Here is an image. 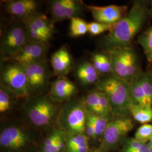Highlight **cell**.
<instances>
[{
  "instance_id": "6da1fadb",
  "label": "cell",
  "mask_w": 152,
  "mask_h": 152,
  "mask_svg": "<svg viewBox=\"0 0 152 152\" xmlns=\"http://www.w3.org/2000/svg\"><path fill=\"white\" fill-rule=\"evenodd\" d=\"M150 10L151 1H134L125 17L102 38L100 44L104 51L108 53L117 48L131 46L147 22Z\"/></svg>"
},
{
  "instance_id": "7a4b0ae2",
  "label": "cell",
  "mask_w": 152,
  "mask_h": 152,
  "mask_svg": "<svg viewBox=\"0 0 152 152\" xmlns=\"http://www.w3.org/2000/svg\"><path fill=\"white\" fill-rule=\"evenodd\" d=\"M129 88L130 83L113 74L104 77L96 85V90L103 92L108 98L115 117L130 115Z\"/></svg>"
},
{
  "instance_id": "3957f363",
  "label": "cell",
  "mask_w": 152,
  "mask_h": 152,
  "mask_svg": "<svg viewBox=\"0 0 152 152\" xmlns=\"http://www.w3.org/2000/svg\"><path fill=\"white\" fill-rule=\"evenodd\" d=\"M36 145L32 132L20 126H6L1 131V152H35Z\"/></svg>"
},
{
  "instance_id": "277c9868",
  "label": "cell",
  "mask_w": 152,
  "mask_h": 152,
  "mask_svg": "<svg viewBox=\"0 0 152 152\" xmlns=\"http://www.w3.org/2000/svg\"><path fill=\"white\" fill-rule=\"evenodd\" d=\"M108 53L111 60L112 74L121 80L130 83L142 71L132 46L114 49Z\"/></svg>"
},
{
  "instance_id": "5b68a950",
  "label": "cell",
  "mask_w": 152,
  "mask_h": 152,
  "mask_svg": "<svg viewBox=\"0 0 152 152\" xmlns=\"http://www.w3.org/2000/svg\"><path fill=\"white\" fill-rule=\"evenodd\" d=\"M53 102L44 95L29 98L25 105L24 111L29 122L34 126L41 128L52 124L58 114V109Z\"/></svg>"
},
{
  "instance_id": "8992f818",
  "label": "cell",
  "mask_w": 152,
  "mask_h": 152,
  "mask_svg": "<svg viewBox=\"0 0 152 152\" xmlns=\"http://www.w3.org/2000/svg\"><path fill=\"white\" fill-rule=\"evenodd\" d=\"M129 115L115 117L109 122L95 152H111L121 146L127 134L134 128L133 121Z\"/></svg>"
},
{
  "instance_id": "52a82bcc",
  "label": "cell",
  "mask_w": 152,
  "mask_h": 152,
  "mask_svg": "<svg viewBox=\"0 0 152 152\" xmlns=\"http://www.w3.org/2000/svg\"><path fill=\"white\" fill-rule=\"evenodd\" d=\"M86 109L81 102L71 100L67 102L59 114L60 129L68 136L85 134Z\"/></svg>"
},
{
  "instance_id": "ba28073f",
  "label": "cell",
  "mask_w": 152,
  "mask_h": 152,
  "mask_svg": "<svg viewBox=\"0 0 152 152\" xmlns=\"http://www.w3.org/2000/svg\"><path fill=\"white\" fill-rule=\"evenodd\" d=\"M1 83L18 97L30 96L32 94L23 66L16 63L7 65L4 69L1 75Z\"/></svg>"
},
{
  "instance_id": "9c48e42d",
  "label": "cell",
  "mask_w": 152,
  "mask_h": 152,
  "mask_svg": "<svg viewBox=\"0 0 152 152\" xmlns=\"http://www.w3.org/2000/svg\"><path fill=\"white\" fill-rule=\"evenodd\" d=\"M28 41L25 26L16 23L11 26L2 37L1 49L7 57L12 58Z\"/></svg>"
},
{
  "instance_id": "30bf717a",
  "label": "cell",
  "mask_w": 152,
  "mask_h": 152,
  "mask_svg": "<svg viewBox=\"0 0 152 152\" xmlns=\"http://www.w3.org/2000/svg\"><path fill=\"white\" fill-rule=\"evenodd\" d=\"M22 65L32 93L38 95L43 92L48 86L50 76L48 65L43 60Z\"/></svg>"
},
{
  "instance_id": "8fae6325",
  "label": "cell",
  "mask_w": 152,
  "mask_h": 152,
  "mask_svg": "<svg viewBox=\"0 0 152 152\" xmlns=\"http://www.w3.org/2000/svg\"><path fill=\"white\" fill-rule=\"evenodd\" d=\"M49 11L55 22L79 17L84 10L83 2L78 0H53L48 2Z\"/></svg>"
},
{
  "instance_id": "7c38bea8",
  "label": "cell",
  "mask_w": 152,
  "mask_h": 152,
  "mask_svg": "<svg viewBox=\"0 0 152 152\" xmlns=\"http://www.w3.org/2000/svg\"><path fill=\"white\" fill-rule=\"evenodd\" d=\"M91 13L95 22L115 24L123 19L129 11L126 5H110L105 6H85Z\"/></svg>"
},
{
  "instance_id": "4fadbf2b",
  "label": "cell",
  "mask_w": 152,
  "mask_h": 152,
  "mask_svg": "<svg viewBox=\"0 0 152 152\" xmlns=\"http://www.w3.org/2000/svg\"><path fill=\"white\" fill-rule=\"evenodd\" d=\"M47 51L46 44L29 41L12 59L21 65L44 60Z\"/></svg>"
},
{
  "instance_id": "5bb4252c",
  "label": "cell",
  "mask_w": 152,
  "mask_h": 152,
  "mask_svg": "<svg viewBox=\"0 0 152 152\" xmlns=\"http://www.w3.org/2000/svg\"><path fill=\"white\" fill-rule=\"evenodd\" d=\"M76 85L64 77H60L53 82L50 89V98L54 102L69 101L77 92Z\"/></svg>"
},
{
  "instance_id": "9a60e30c",
  "label": "cell",
  "mask_w": 152,
  "mask_h": 152,
  "mask_svg": "<svg viewBox=\"0 0 152 152\" xmlns=\"http://www.w3.org/2000/svg\"><path fill=\"white\" fill-rule=\"evenodd\" d=\"M50 61L55 74L59 77L66 75L72 67L71 54L65 47H61L55 51L52 55Z\"/></svg>"
},
{
  "instance_id": "2e32d148",
  "label": "cell",
  "mask_w": 152,
  "mask_h": 152,
  "mask_svg": "<svg viewBox=\"0 0 152 152\" xmlns=\"http://www.w3.org/2000/svg\"><path fill=\"white\" fill-rule=\"evenodd\" d=\"M4 7L10 14L25 19L34 14L37 3L34 0H14L7 1Z\"/></svg>"
},
{
  "instance_id": "e0dca14e",
  "label": "cell",
  "mask_w": 152,
  "mask_h": 152,
  "mask_svg": "<svg viewBox=\"0 0 152 152\" xmlns=\"http://www.w3.org/2000/svg\"><path fill=\"white\" fill-rule=\"evenodd\" d=\"M24 25L30 26L43 33L50 39L54 33L52 21L44 15L33 14L24 20Z\"/></svg>"
},
{
  "instance_id": "ac0fdd59",
  "label": "cell",
  "mask_w": 152,
  "mask_h": 152,
  "mask_svg": "<svg viewBox=\"0 0 152 152\" xmlns=\"http://www.w3.org/2000/svg\"><path fill=\"white\" fill-rule=\"evenodd\" d=\"M76 74L78 80L85 86L96 85L100 80V75L92 63L85 61L80 64L76 69Z\"/></svg>"
},
{
  "instance_id": "d6986e66",
  "label": "cell",
  "mask_w": 152,
  "mask_h": 152,
  "mask_svg": "<svg viewBox=\"0 0 152 152\" xmlns=\"http://www.w3.org/2000/svg\"><path fill=\"white\" fill-rule=\"evenodd\" d=\"M129 114L133 119L142 125L152 122V107L137 105L130 102L128 106Z\"/></svg>"
},
{
  "instance_id": "ffe728a7",
  "label": "cell",
  "mask_w": 152,
  "mask_h": 152,
  "mask_svg": "<svg viewBox=\"0 0 152 152\" xmlns=\"http://www.w3.org/2000/svg\"><path fill=\"white\" fill-rule=\"evenodd\" d=\"M92 64L99 75L112 74L111 60L108 53H98L92 55Z\"/></svg>"
},
{
  "instance_id": "44dd1931",
  "label": "cell",
  "mask_w": 152,
  "mask_h": 152,
  "mask_svg": "<svg viewBox=\"0 0 152 152\" xmlns=\"http://www.w3.org/2000/svg\"><path fill=\"white\" fill-rule=\"evenodd\" d=\"M129 94L131 103L137 105H148L138 76H136L130 83Z\"/></svg>"
},
{
  "instance_id": "7402d4cb",
  "label": "cell",
  "mask_w": 152,
  "mask_h": 152,
  "mask_svg": "<svg viewBox=\"0 0 152 152\" xmlns=\"http://www.w3.org/2000/svg\"><path fill=\"white\" fill-rule=\"evenodd\" d=\"M137 42L143 50L148 61L152 63V24L138 36Z\"/></svg>"
},
{
  "instance_id": "603a6c76",
  "label": "cell",
  "mask_w": 152,
  "mask_h": 152,
  "mask_svg": "<svg viewBox=\"0 0 152 152\" xmlns=\"http://www.w3.org/2000/svg\"><path fill=\"white\" fill-rule=\"evenodd\" d=\"M118 152H149L148 144L142 143L134 137L126 138Z\"/></svg>"
},
{
  "instance_id": "cb8c5ba5",
  "label": "cell",
  "mask_w": 152,
  "mask_h": 152,
  "mask_svg": "<svg viewBox=\"0 0 152 152\" xmlns=\"http://www.w3.org/2000/svg\"><path fill=\"white\" fill-rule=\"evenodd\" d=\"M148 105L152 107V77L148 71H142L138 75Z\"/></svg>"
},
{
  "instance_id": "d4e9b609",
  "label": "cell",
  "mask_w": 152,
  "mask_h": 152,
  "mask_svg": "<svg viewBox=\"0 0 152 152\" xmlns=\"http://www.w3.org/2000/svg\"><path fill=\"white\" fill-rule=\"evenodd\" d=\"M83 104L87 110L94 114L101 115V109L99 103V92L97 90L89 92L85 98Z\"/></svg>"
},
{
  "instance_id": "484cf974",
  "label": "cell",
  "mask_w": 152,
  "mask_h": 152,
  "mask_svg": "<svg viewBox=\"0 0 152 152\" xmlns=\"http://www.w3.org/2000/svg\"><path fill=\"white\" fill-rule=\"evenodd\" d=\"M70 20L69 34L72 37H80L88 32V23L81 18L76 17L71 19Z\"/></svg>"
},
{
  "instance_id": "4316f807",
  "label": "cell",
  "mask_w": 152,
  "mask_h": 152,
  "mask_svg": "<svg viewBox=\"0 0 152 152\" xmlns=\"http://www.w3.org/2000/svg\"><path fill=\"white\" fill-rule=\"evenodd\" d=\"M86 115L91 120L95 131V139L102 137L108 125L109 121L102 116L94 114L86 109Z\"/></svg>"
},
{
  "instance_id": "83f0119b",
  "label": "cell",
  "mask_w": 152,
  "mask_h": 152,
  "mask_svg": "<svg viewBox=\"0 0 152 152\" xmlns=\"http://www.w3.org/2000/svg\"><path fill=\"white\" fill-rule=\"evenodd\" d=\"M136 140L147 144L152 138V124H147L140 126L136 130L134 137Z\"/></svg>"
},
{
  "instance_id": "f1b7e54d",
  "label": "cell",
  "mask_w": 152,
  "mask_h": 152,
  "mask_svg": "<svg viewBox=\"0 0 152 152\" xmlns=\"http://www.w3.org/2000/svg\"><path fill=\"white\" fill-rule=\"evenodd\" d=\"M11 95H14L8 88L1 85L0 87V112L4 113L11 107Z\"/></svg>"
},
{
  "instance_id": "f546056e",
  "label": "cell",
  "mask_w": 152,
  "mask_h": 152,
  "mask_svg": "<svg viewBox=\"0 0 152 152\" xmlns=\"http://www.w3.org/2000/svg\"><path fill=\"white\" fill-rule=\"evenodd\" d=\"M63 130L59 129H56L51 132L49 136L44 140L42 146V152H53L58 140Z\"/></svg>"
},
{
  "instance_id": "4dcf8cb0",
  "label": "cell",
  "mask_w": 152,
  "mask_h": 152,
  "mask_svg": "<svg viewBox=\"0 0 152 152\" xmlns=\"http://www.w3.org/2000/svg\"><path fill=\"white\" fill-rule=\"evenodd\" d=\"M67 137L66 145V151L88 144V137L85 134H76L68 136Z\"/></svg>"
},
{
  "instance_id": "1f68e13d",
  "label": "cell",
  "mask_w": 152,
  "mask_h": 152,
  "mask_svg": "<svg viewBox=\"0 0 152 152\" xmlns=\"http://www.w3.org/2000/svg\"><path fill=\"white\" fill-rule=\"evenodd\" d=\"M114 24H107L96 22H92L88 23V33L92 36H98L106 32H109Z\"/></svg>"
},
{
  "instance_id": "d6a6232c",
  "label": "cell",
  "mask_w": 152,
  "mask_h": 152,
  "mask_svg": "<svg viewBox=\"0 0 152 152\" xmlns=\"http://www.w3.org/2000/svg\"><path fill=\"white\" fill-rule=\"evenodd\" d=\"M87 119L85 127V135L89 138L95 139V131L94 124L91 120H90L86 115Z\"/></svg>"
},
{
  "instance_id": "836d02e7",
  "label": "cell",
  "mask_w": 152,
  "mask_h": 152,
  "mask_svg": "<svg viewBox=\"0 0 152 152\" xmlns=\"http://www.w3.org/2000/svg\"><path fill=\"white\" fill-rule=\"evenodd\" d=\"M89 151H90V147L88 144L76 147L73 149H71L70 150L66 151L67 152H89Z\"/></svg>"
},
{
  "instance_id": "e575fe53",
  "label": "cell",
  "mask_w": 152,
  "mask_h": 152,
  "mask_svg": "<svg viewBox=\"0 0 152 152\" xmlns=\"http://www.w3.org/2000/svg\"><path fill=\"white\" fill-rule=\"evenodd\" d=\"M147 71L150 73V75H151L152 77V63H151V65L149 66V68L148 70Z\"/></svg>"
},
{
  "instance_id": "d590c367",
  "label": "cell",
  "mask_w": 152,
  "mask_h": 152,
  "mask_svg": "<svg viewBox=\"0 0 152 152\" xmlns=\"http://www.w3.org/2000/svg\"><path fill=\"white\" fill-rule=\"evenodd\" d=\"M148 144L149 147H150V148H152V139L149 141V142Z\"/></svg>"
},
{
  "instance_id": "8d00e7d4",
  "label": "cell",
  "mask_w": 152,
  "mask_h": 152,
  "mask_svg": "<svg viewBox=\"0 0 152 152\" xmlns=\"http://www.w3.org/2000/svg\"><path fill=\"white\" fill-rule=\"evenodd\" d=\"M150 15L152 16V1H151V10H150Z\"/></svg>"
},
{
  "instance_id": "74e56055",
  "label": "cell",
  "mask_w": 152,
  "mask_h": 152,
  "mask_svg": "<svg viewBox=\"0 0 152 152\" xmlns=\"http://www.w3.org/2000/svg\"><path fill=\"white\" fill-rule=\"evenodd\" d=\"M149 152H152V148L149 147Z\"/></svg>"
}]
</instances>
